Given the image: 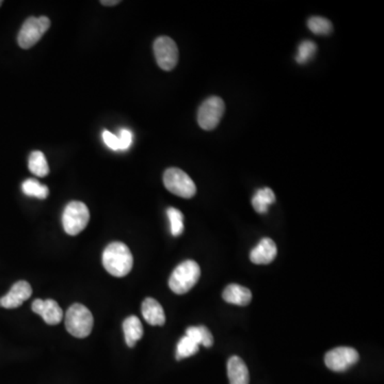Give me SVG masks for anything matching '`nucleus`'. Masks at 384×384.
I'll list each match as a JSON object with an SVG mask.
<instances>
[{
    "instance_id": "7ed1b4c3",
    "label": "nucleus",
    "mask_w": 384,
    "mask_h": 384,
    "mask_svg": "<svg viewBox=\"0 0 384 384\" xmlns=\"http://www.w3.org/2000/svg\"><path fill=\"white\" fill-rule=\"evenodd\" d=\"M201 277L200 266L194 260L181 262L169 279V287L177 295L187 294L198 283Z\"/></svg>"
},
{
    "instance_id": "412c9836",
    "label": "nucleus",
    "mask_w": 384,
    "mask_h": 384,
    "mask_svg": "<svg viewBox=\"0 0 384 384\" xmlns=\"http://www.w3.org/2000/svg\"><path fill=\"white\" fill-rule=\"evenodd\" d=\"M199 351V345L194 343L192 339H189L188 337L185 335L179 339V343L177 347V354L175 358L177 360H183V359L189 358V357L194 356Z\"/></svg>"
},
{
    "instance_id": "dca6fc26",
    "label": "nucleus",
    "mask_w": 384,
    "mask_h": 384,
    "mask_svg": "<svg viewBox=\"0 0 384 384\" xmlns=\"http://www.w3.org/2000/svg\"><path fill=\"white\" fill-rule=\"evenodd\" d=\"M123 331H124L125 341L127 346L135 347L137 341H140L144 337V327L140 319L137 316H129L123 322Z\"/></svg>"
},
{
    "instance_id": "aec40b11",
    "label": "nucleus",
    "mask_w": 384,
    "mask_h": 384,
    "mask_svg": "<svg viewBox=\"0 0 384 384\" xmlns=\"http://www.w3.org/2000/svg\"><path fill=\"white\" fill-rule=\"evenodd\" d=\"M22 190L26 196L45 200L49 194V189L45 185L38 183L36 179H29L23 183Z\"/></svg>"
},
{
    "instance_id": "f257e3e1",
    "label": "nucleus",
    "mask_w": 384,
    "mask_h": 384,
    "mask_svg": "<svg viewBox=\"0 0 384 384\" xmlns=\"http://www.w3.org/2000/svg\"><path fill=\"white\" fill-rule=\"evenodd\" d=\"M103 265L110 275L123 278L131 272L134 265V258L126 245L115 241L108 245L104 250Z\"/></svg>"
},
{
    "instance_id": "6ab92c4d",
    "label": "nucleus",
    "mask_w": 384,
    "mask_h": 384,
    "mask_svg": "<svg viewBox=\"0 0 384 384\" xmlns=\"http://www.w3.org/2000/svg\"><path fill=\"white\" fill-rule=\"evenodd\" d=\"M186 337L192 339L194 343H198L199 346H200V345H203L206 348L213 346V335H212V332H210L207 328L204 327V326L189 327L186 331Z\"/></svg>"
},
{
    "instance_id": "cd10ccee",
    "label": "nucleus",
    "mask_w": 384,
    "mask_h": 384,
    "mask_svg": "<svg viewBox=\"0 0 384 384\" xmlns=\"http://www.w3.org/2000/svg\"><path fill=\"white\" fill-rule=\"evenodd\" d=\"M3 0H0V7H1V5H3Z\"/></svg>"
},
{
    "instance_id": "4be33fe9",
    "label": "nucleus",
    "mask_w": 384,
    "mask_h": 384,
    "mask_svg": "<svg viewBox=\"0 0 384 384\" xmlns=\"http://www.w3.org/2000/svg\"><path fill=\"white\" fill-rule=\"evenodd\" d=\"M168 218L170 221V229L173 236H179L184 231V215L181 210L174 207H169L167 210Z\"/></svg>"
},
{
    "instance_id": "6e6552de",
    "label": "nucleus",
    "mask_w": 384,
    "mask_h": 384,
    "mask_svg": "<svg viewBox=\"0 0 384 384\" xmlns=\"http://www.w3.org/2000/svg\"><path fill=\"white\" fill-rule=\"evenodd\" d=\"M157 65L163 71H172L179 63V48L169 36H159L153 45Z\"/></svg>"
},
{
    "instance_id": "b1692460",
    "label": "nucleus",
    "mask_w": 384,
    "mask_h": 384,
    "mask_svg": "<svg viewBox=\"0 0 384 384\" xmlns=\"http://www.w3.org/2000/svg\"><path fill=\"white\" fill-rule=\"evenodd\" d=\"M317 46L312 41H303L299 45L298 53L296 56V61L299 65H304L312 59L313 56L315 55Z\"/></svg>"
},
{
    "instance_id": "5701e85b",
    "label": "nucleus",
    "mask_w": 384,
    "mask_h": 384,
    "mask_svg": "<svg viewBox=\"0 0 384 384\" xmlns=\"http://www.w3.org/2000/svg\"><path fill=\"white\" fill-rule=\"evenodd\" d=\"M308 26L313 34H320V36L331 34L333 30V26L329 19L320 16L310 17L308 19Z\"/></svg>"
},
{
    "instance_id": "ddd939ff",
    "label": "nucleus",
    "mask_w": 384,
    "mask_h": 384,
    "mask_svg": "<svg viewBox=\"0 0 384 384\" xmlns=\"http://www.w3.org/2000/svg\"><path fill=\"white\" fill-rule=\"evenodd\" d=\"M144 319L150 326H163L166 322L165 310L160 303L153 298H146L141 306Z\"/></svg>"
},
{
    "instance_id": "423d86ee",
    "label": "nucleus",
    "mask_w": 384,
    "mask_h": 384,
    "mask_svg": "<svg viewBox=\"0 0 384 384\" xmlns=\"http://www.w3.org/2000/svg\"><path fill=\"white\" fill-rule=\"evenodd\" d=\"M163 184L171 194L181 198L191 199L196 194V187L194 181L186 172L179 168H170L165 172Z\"/></svg>"
},
{
    "instance_id": "393cba45",
    "label": "nucleus",
    "mask_w": 384,
    "mask_h": 384,
    "mask_svg": "<svg viewBox=\"0 0 384 384\" xmlns=\"http://www.w3.org/2000/svg\"><path fill=\"white\" fill-rule=\"evenodd\" d=\"M117 138H119L120 150H125L131 148V144H133V134L131 131L125 128L121 129Z\"/></svg>"
},
{
    "instance_id": "20e7f679",
    "label": "nucleus",
    "mask_w": 384,
    "mask_h": 384,
    "mask_svg": "<svg viewBox=\"0 0 384 384\" xmlns=\"http://www.w3.org/2000/svg\"><path fill=\"white\" fill-rule=\"evenodd\" d=\"M90 221V212L86 204L79 201L69 202L63 215V225L65 233L76 236L82 233Z\"/></svg>"
},
{
    "instance_id": "f03ea898",
    "label": "nucleus",
    "mask_w": 384,
    "mask_h": 384,
    "mask_svg": "<svg viewBox=\"0 0 384 384\" xmlns=\"http://www.w3.org/2000/svg\"><path fill=\"white\" fill-rule=\"evenodd\" d=\"M93 315L84 304L75 303L67 310L65 328L73 337L77 339H84L89 337L93 329Z\"/></svg>"
},
{
    "instance_id": "0eeeda50",
    "label": "nucleus",
    "mask_w": 384,
    "mask_h": 384,
    "mask_svg": "<svg viewBox=\"0 0 384 384\" xmlns=\"http://www.w3.org/2000/svg\"><path fill=\"white\" fill-rule=\"evenodd\" d=\"M225 102L218 96H212L204 102L198 111V123L204 131H213L218 126L225 113Z\"/></svg>"
},
{
    "instance_id": "9b49d317",
    "label": "nucleus",
    "mask_w": 384,
    "mask_h": 384,
    "mask_svg": "<svg viewBox=\"0 0 384 384\" xmlns=\"http://www.w3.org/2000/svg\"><path fill=\"white\" fill-rule=\"evenodd\" d=\"M32 295V289L26 281H19L11 287L9 293L0 298V306L5 308H16L22 306Z\"/></svg>"
},
{
    "instance_id": "9d476101",
    "label": "nucleus",
    "mask_w": 384,
    "mask_h": 384,
    "mask_svg": "<svg viewBox=\"0 0 384 384\" xmlns=\"http://www.w3.org/2000/svg\"><path fill=\"white\" fill-rule=\"evenodd\" d=\"M32 310L43 318L47 325L55 326L63 321V308H60L57 301L53 299H36L32 302Z\"/></svg>"
},
{
    "instance_id": "1a4fd4ad",
    "label": "nucleus",
    "mask_w": 384,
    "mask_h": 384,
    "mask_svg": "<svg viewBox=\"0 0 384 384\" xmlns=\"http://www.w3.org/2000/svg\"><path fill=\"white\" fill-rule=\"evenodd\" d=\"M360 356L356 349L351 347H337L326 353L325 363L333 372H345L357 364Z\"/></svg>"
},
{
    "instance_id": "f3484780",
    "label": "nucleus",
    "mask_w": 384,
    "mask_h": 384,
    "mask_svg": "<svg viewBox=\"0 0 384 384\" xmlns=\"http://www.w3.org/2000/svg\"><path fill=\"white\" fill-rule=\"evenodd\" d=\"M275 192L272 191V189L268 188V187L256 191V194H254L253 199H252V205H253L254 210L258 214L267 213L268 207L271 204L275 203Z\"/></svg>"
},
{
    "instance_id": "39448f33",
    "label": "nucleus",
    "mask_w": 384,
    "mask_h": 384,
    "mask_svg": "<svg viewBox=\"0 0 384 384\" xmlns=\"http://www.w3.org/2000/svg\"><path fill=\"white\" fill-rule=\"evenodd\" d=\"M50 27L47 16L29 17L25 21L17 36V43L23 49H29L36 45Z\"/></svg>"
},
{
    "instance_id": "4468645a",
    "label": "nucleus",
    "mask_w": 384,
    "mask_h": 384,
    "mask_svg": "<svg viewBox=\"0 0 384 384\" xmlns=\"http://www.w3.org/2000/svg\"><path fill=\"white\" fill-rule=\"evenodd\" d=\"M227 376L229 384H249L250 382L246 363L237 356L231 357L227 362Z\"/></svg>"
},
{
    "instance_id": "2eb2a0df",
    "label": "nucleus",
    "mask_w": 384,
    "mask_h": 384,
    "mask_svg": "<svg viewBox=\"0 0 384 384\" xmlns=\"http://www.w3.org/2000/svg\"><path fill=\"white\" fill-rule=\"evenodd\" d=\"M222 297L227 303L235 306H248L252 300V293L247 287L238 284H231L225 287Z\"/></svg>"
},
{
    "instance_id": "f8f14e48",
    "label": "nucleus",
    "mask_w": 384,
    "mask_h": 384,
    "mask_svg": "<svg viewBox=\"0 0 384 384\" xmlns=\"http://www.w3.org/2000/svg\"><path fill=\"white\" fill-rule=\"evenodd\" d=\"M278 254L277 245L272 239L262 238L258 246L251 251V262L256 265H267L275 260Z\"/></svg>"
},
{
    "instance_id": "a211bd4d",
    "label": "nucleus",
    "mask_w": 384,
    "mask_h": 384,
    "mask_svg": "<svg viewBox=\"0 0 384 384\" xmlns=\"http://www.w3.org/2000/svg\"><path fill=\"white\" fill-rule=\"evenodd\" d=\"M28 167L32 174L44 177L49 173V166L47 159L40 150H34L29 156Z\"/></svg>"
},
{
    "instance_id": "a878e982",
    "label": "nucleus",
    "mask_w": 384,
    "mask_h": 384,
    "mask_svg": "<svg viewBox=\"0 0 384 384\" xmlns=\"http://www.w3.org/2000/svg\"><path fill=\"white\" fill-rule=\"evenodd\" d=\"M103 140L104 142H105L106 146H107L108 148H111V150H120L119 138H117V136H115V135H113V133H110V131H104Z\"/></svg>"
},
{
    "instance_id": "bb28decb",
    "label": "nucleus",
    "mask_w": 384,
    "mask_h": 384,
    "mask_svg": "<svg viewBox=\"0 0 384 384\" xmlns=\"http://www.w3.org/2000/svg\"><path fill=\"white\" fill-rule=\"evenodd\" d=\"M121 3L120 0H102L100 3L106 7H113V5H119Z\"/></svg>"
}]
</instances>
